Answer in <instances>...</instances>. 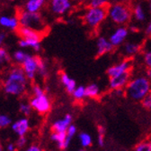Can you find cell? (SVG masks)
I'll return each instance as SVG.
<instances>
[{
  "instance_id": "6da1fadb",
  "label": "cell",
  "mask_w": 151,
  "mask_h": 151,
  "mask_svg": "<svg viewBox=\"0 0 151 151\" xmlns=\"http://www.w3.org/2000/svg\"><path fill=\"white\" fill-rule=\"evenodd\" d=\"M29 80L19 64L11 67L3 80V90L7 95L21 96L27 90Z\"/></svg>"
},
{
  "instance_id": "7a4b0ae2",
  "label": "cell",
  "mask_w": 151,
  "mask_h": 151,
  "mask_svg": "<svg viewBox=\"0 0 151 151\" xmlns=\"http://www.w3.org/2000/svg\"><path fill=\"white\" fill-rule=\"evenodd\" d=\"M125 88V93L129 99L141 101L151 91V82L147 76H137L130 79Z\"/></svg>"
},
{
  "instance_id": "3957f363",
  "label": "cell",
  "mask_w": 151,
  "mask_h": 151,
  "mask_svg": "<svg viewBox=\"0 0 151 151\" xmlns=\"http://www.w3.org/2000/svg\"><path fill=\"white\" fill-rule=\"evenodd\" d=\"M107 16L115 25L125 26L131 20L132 9L128 3L113 2L107 7Z\"/></svg>"
},
{
  "instance_id": "277c9868",
  "label": "cell",
  "mask_w": 151,
  "mask_h": 151,
  "mask_svg": "<svg viewBox=\"0 0 151 151\" xmlns=\"http://www.w3.org/2000/svg\"><path fill=\"white\" fill-rule=\"evenodd\" d=\"M20 26L34 29L42 33L45 30L46 25L42 15L39 12H29L25 9L20 10L17 15Z\"/></svg>"
},
{
  "instance_id": "5b68a950",
  "label": "cell",
  "mask_w": 151,
  "mask_h": 151,
  "mask_svg": "<svg viewBox=\"0 0 151 151\" xmlns=\"http://www.w3.org/2000/svg\"><path fill=\"white\" fill-rule=\"evenodd\" d=\"M107 17V7H89L84 14V22L91 29L97 28Z\"/></svg>"
},
{
  "instance_id": "8992f818",
  "label": "cell",
  "mask_w": 151,
  "mask_h": 151,
  "mask_svg": "<svg viewBox=\"0 0 151 151\" xmlns=\"http://www.w3.org/2000/svg\"><path fill=\"white\" fill-rule=\"evenodd\" d=\"M30 104L32 109L36 110L40 114H46L51 109V101L46 93L38 96H32L30 100Z\"/></svg>"
},
{
  "instance_id": "52a82bcc",
  "label": "cell",
  "mask_w": 151,
  "mask_h": 151,
  "mask_svg": "<svg viewBox=\"0 0 151 151\" xmlns=\"http://www.w3.org/2000/svg\"><path fill=\"white\" fill-rule=\"evenodd\" d=\"M21 67L23 68L26 77L29 81H33L37 76L38 70V56H33L28 53L25 60L22 63Z\"/></svg>"
},
{
  "instance_id": "ba28073f",
  "label": "cell",
  "mask_w": 151,
  "mask_h": 151,
  "mask_svg": "<svg viewBox=\"0 0 151 151\" xmlns=\"http://www.w3.org/2000/svg\"><path fill=\"white\" fill-rule=\"evenodd\" d=\"M129 35V29L125 26H119L113 32L110 34L109 40L113 45V47H117L123 44Z\"/></svg>"
},
{
  "instance_id": "9c48e42d",
  "label": "cell",
  "mask_w": 151,
  "mask_h": 151,
  "mask_svg": "<svg viewBox=\"0 0 151 151\" xmlns=\"http://www.w3.org/2000/svg\"><path fill=\"white\" fill-rule=\"evenodd\" d=\"M72 8V0H51L50 11L57 15H63Z\"/></svg>"
},
{
  "instance_id": "30bf717a",
  "label": "cell",
  "mask_w": 151,
  "mask_h": 151,
  "mask_svg": "<svg viewBox=\"0 0 151 151\" xmlns=\"http://www.w3.org/2000/svg\"><path fill=\"white\" fill-rule=\"evenodd\" d=\"M130 69H131V62L129 60H124L110 66L107 69V75L109 76V78H111L117 76V75L130 71Z\"/></svg>"
},
{
  "instance_id": "8fae6325",
  "label": "cell",
  "mask_w": 151,
  "mask_h": 151,
  "mask_svg": "<svg viewBox=\"0 0 151 151\" xmlns=\"http://www.w3.org/2000/svg\"><path fill=\"white\" fill-rule=\"evenodd\" d=\"M130 80V71L117 75V76L110 78L109 81V87L111 90L116 89H123L127 86Z\"/></svg>"
},
{
  "instance_id": "7c38bea8",
  "label": "cell",
  "mask_w": 151,
  "mask_h": 151,
  "mask_svg": "<svg viewBox=\"0 0 151 151\" xmlns=\"http://www.w3.org/2000/svg\"><path fill=\"white\" fill-rule=\"evenodd\" d=\"M12 130L18 137H23L25 136L30 129V122L28 119L22 118L20 120H17L14 123L11 124Z\"/></svg>"
},
{
  "instance_id": "4fadbf2b",
  "label": "cell",
  "mask_w": 151,
  "mask_h": 151,
  "mask_svg": "<svg viewBox=\"0 0 151 151\" xmlns=\"http://www.w3.org/2000/svg\"><path fill=\"white\" fill-rule=\"evenodd\" d=\"M73 122V116L71 114H66L62 119L57 120L52 124V129L56 132H66L68 128Z\"/></svg>"
},
{
  "instance_id": "5bb4252c",
  "label": "cell",
  "mask_w": 151,
  "mask_h": 151,
  "mask_svg": "<svg viewBox=\"0 0 151 151\" xmlns=\"http://www.w3.org/2000/svg\"><path fill=\"white\" fill-rule=\"evenodd\" d=\"M113 50V45L104 36H101L96 41V53L98 56L104 55Z\"/></svg>"
},
{
  "instance_id": "9a60e30c",
  "label": "cell",
  "mask_w": 151,
  "mask_h": 151,
  "mask_svg": "<svg viewBox=\"0 0 151 151\" xmlns=\"http://www.w3.org/2000/svg\"><path fill=\"white\" fill-rule=\"evenodd\" d=\"M16 32L21 38H32V39H39V40H42V33L22 26L18 27Z\"/></svg>"
},
{
  "instance_id": "2e32d148",
  "label": "cell",
  "mask_w": 151,
  "mask_h": 151,
  "mask_svg": "<svg viewBox=\"0 0 151 151\" xmlns=\"http://www.w3.org/2000/svg\"><path fill=\"white\" fill-rule=\"evenodd\" d=\"M0 26L4 28L10 29L12 31H16L20 26L18 17L17 16H7L2 15L0 16Z\"/></svg>"
},
{
  "instance_id": "e0dca14e",
  "label": "cell",
  "mask_w": 151,
  "mask_h": 151,
  "mask_svg": "<svg viewBox=\"0 0 151 151\" xmlns=\"http://www.w3.org/2000/svg\"><path fill=\"white\" fill-rule=\"evenodd\" d=\"M50 139L58 145L59 148L65 149L69 146V143L67 140V135L66 132H56L53 131L50 135Z\"/></svg>"
},
{
  "instance_id": "ac0fdd59",
  "label": "cell",
  "mask_w": 151,
  "mask_h": 151,
  "mask_svg": "<svg viewBox=\"0 0 151 151\" xmlns=\"http://www.w3.org/2000/svg\"><path fill=\"white\" fill-rule=\"evenodd\" d=\"M18 44L21 48H32L36 52H39L42 48L41 40L32 38H20Z\"/></svg>"
},
{
  "instance_id": "d6986e66",
  "label": "cell",
  "mask_w": 151,
  "mask_h": 151,
  "mask_svg": "<svg viewBox=\"0 0 151 151\" xmlns=\"http://www.w3.org/2000/svg\"><path fill=\"white\" fill-rule=\"evenodd\" d=\"M60 80L62 85L65 87L67 92H68L70 94L73 92V90L76 89V87H77V82H76V81L73 78H71L69 75L66 72L60 73Z\"/></svg>"
},
{
  "instance_id": "ffe728a7",
  "label": "cell",
  "mask_w": 151,
  "mask_h": 151,
  "mask_svg": "<svg viewBox=\"0 0 151 151\" xmlns=\"http://www.w3.org/2000/svg\"><path fill=\"white\" fill-rule=\"evenodd\" d=\"M132 17L134 18L135 21L139 23H142L147 19L146 11L140 4H137L132 8Z\"/></svg>"
},
{
  "instance_id": "44dd1931",
  "label": "cell",
  "mask_w": 151,
  "mask_h": 151,
  "mask_svg": "<svg viewBox=\"0 0 151 151\" xmlns=\"http://www.w3.org/2000/svg\"><path fill=\"white\" fill-rule=\"evenodd\" d=\"M46 0H28L25 4L24 9L29 12H40L42 7L45 5Z\"/></svg>"
},
{
  "instance_id": "7402d4cb",
  "label": "cell",
  "mask_w": 151,
  "mask_h": 151,
  "mask_svg": "<svg viewBox=\"0 0 151 151\" xmlns=\"http://www.w3.org/2000/svg\"><path fill=\"white\" fill-rule=\"evenodd\" d=\"M140 45L137 43H132V42H128L125 43L123 45V53L127 56H133L137 54L139 52Z\"/></svg>"
},
{
  "instance_id": "603a6c76",
  "label": "cell",
  "mask_w": 151,
  "mask_h": 151,
  "mask_svg": "<svg viewBox=\"0 0 151 151\" xmlns=\"http://www.w3.org/2000/svg\"><path fill=\"white\" fill-rule=\"evenodd\" d=\"M86 98L93 99L99 96L100 94V87L96 83H90L86 86Z\"/></svg>"
},
{
  "instance_id": "cb8c5ba5",
  "label": "cell",
  "mask_w": 151,
  "mask_h": 151,
  "mask_svg": "<svg viewBox=\"0 0 151 151\" xmlns=\"http://www.w3.org/2000/svg\"><path fill=\"white\" fill-rule=\"evenodd\" d=\"M12 61V57L7 52V50L2 46H0V70L7 66Z\"/></svg>"
},
{
  "instance_id": "d4e9b609",
  "label": "cell",
  "mask_w": 151,
  "mask_h": 151,
  "mask_svg": "<svg viewBox=\"0 0 151 151\" xmlns=\"http://www.w3.org/2000/svg\"><path fill=\"white\" fill-rule=\"evenodd\" d=\"M48 65L44 59L38 57V70H37V75H39L42 78H45L48 76Z\"/></svg>"
},
{
  "instance_id": "484cf974",
  "label": "cell",
  "mask_w": 151,
  "mask_h": 151,
  "mask_svg": "<svg viewBox=\"0 0 151 151\" xmlns=\"http://www.w3.org/2000/svg\"><path fill=\"white\" fill-rule=\"evenodd\" d=\"M71 94H72L73 98H74L76 101H82V100H84L85 98H86V87L83 86V85L77 86Z\"/></svg>"
},
{
  "instance_id": "4316f807",
  "label": "cell",
  "mask_w": 151,
  "mask_h": 151,
  "mask_svg": "<svg viewBox=\"0 0 151 151\" xmlns=\"http://www.w3.org/2000/svg\"><path fill=\"white\" fill-rule=\"evenodd\" d=\"M78 139H79L80 145L83 147H88L93 143L92 137L89 133H87V132H81V133H79Z\"/></svg>"
},
{
  "instance_id": "83f0119b",
  "label": "cell",
  "mask_w": 151,
  "mask_h": 151,
  "mask_svg": "<svg viewBox=\"0 0 151 151\" xmlns=\"http://www.w3.org/2000/svg\"><path fill=\"white\" fill-rule=\"evenodd\" d=\"M28 53H26L23 50H17L16 52H14L12 55V60L16 63L21 65L22 63L25 60V58L27 57Z\"/></svg>"
},
{
  "instance_id": "f1b7e54d",
  "label": "cell",
  "mask_w": 151,
  "mask_h": 151,
  "mask_svg": "<svg viewBox=\"0 0 151 151\" xmlns=\"http://www.w3.org/2000/svg\"><path fill=\"white\" fill-rule=\"evenodd\" d=\"M19 110L22 113V114L25 117H29L32 114V108L30 104V102H26V101H23L19 105Z\"/></svg>"
},
{
  "instance_id": "f546056e",
  "label": "cell",
  "mask_w": 151,
  "mask_h": 151,
  "mask_svg": "<svg viewBox=\"0 0 151 151\" xmlns=\"http://www.w3.org/2000/svg\"><path fill=\"white\" fill-rule=\"evenodd\" d=\"M111 0H87L89 7H107Z\"/></svg>"
},
{
  "instance_id": "4dcf8cb0",
  "label": "cell",
  "mask_w": 151,
  "mask_h": 151,
  "mask_svg": "<svg viewBox=\"0 0 151 151\" xmlns=\"http://www.w3.org/2000/svg\"><path fill=\"white\" fill-rule=\"evenodd\" d=\"M134 151H151V140H145L139 143Z\"/></svg>"
},
{
  "instance_id": "1f68e13d",
  "label": "cell",
  "mask_w": 151,
  "mask_h": 151,
  "mask_svg": "<svg viewBox=\"0 0 151 151\" xmlns=\"http://www.w3.org/2000/svg\"><path fill=\"white\" fill-rule=\"evenodd\" d=\"M77 132H78V128L74 124H71L68 128V129L66 131V135H67V140L69 144H70L72 139L76 136V134H77Z\"/></svg>"
},
{
  "instance_id": "d6a6232c",
  "label": "cell",
  "mask_w": 151,
  "mask_h": 151,
  "mask_svg": "<svg viewBox=\"0 0 151 151\" xmlns=\"http://www.w3.org/2000/svg\"><path fill=\"white\" fill-rule=\"evenodd\" d=\"M12 124L11 118L6 114H0V128H5Z\"/></svg>"
},
{
  "instance_id": "836d02e7",
  "label": "cell",
  "mask_w": 151,
  "mask_h": 151,
  "mask_svg": "<svg viewBox=\"0 0 151 151\" xmlns=\"http://www.w3.org/2000/svg\"><path fill=\"white\" fill-rule=\"evenodd\" d=\"M104 137H105V128L104 127H99L97 141H98V144L100 147H104Z\"/></svg>"
},
{
  "instance_id": "e575fe53",
  "label": "cell",
  "mask_w": 151,
  "mask_h": 151,
  "mask_svg": "<svg viewBox=\"0 0 151 151\" xmlns=\"http://www.w3.org/2000/svg\"><path fill=\"white\" fill-rule=\"evenodd\" d=\"M32 93L33 96H38V95H42V94L45 93V90L39 84H33L32 87Z\"/></svg>"
},
{
  "instance_id": "d590c367",
  "label": "cell",
  "mask_w": 151,
  "mask_h": 151,
  "mask_svg": "<svg viewBox=\"0 0 151 151\" xmlns=\"http://www.w3.org/2000/svg\"><path fill=\"white\" fill-rule=\"evenodd\" d=\"M142 106L147 109H151V91L141 101Z\"/></svg>"
},
{
  "instance_id": "8d00e7d4",
  "label": "cell",
  "mask_w": 151,
  "mask_h": 151,
  "mask_svg": "<svg viewBox=\"0 0 151 151\" xmlns=\"http://www.w3.org/2000/svg\"><path fill=\"white\" fill-rule=\"evenodd\" d=\"M144 63L146 66L149 69L151 68V49L147 51L144 54Z\"/></svg>"
},
{
  "instance_id": "74e56055",
  "label": "cell",
  "mask_w": 151,
  "mask_h": 151,
  "mask_svg": "<svg viewBox=\"0 0 151 151\" xmlns=\"http://www.w3.org/2000/svg\"><path fill=\"white\" fill-rule=\"evenodd\" d=\"M27 144V139L25 138V136H23V137H19L18 139L16 140V147H19V148H23L26 146Z\"/></svg>"
},
{
  "instance_id": "f35d334b",
  "label": "cell",
  "mask_w": 151,
  "mask_h": 151,
  "mask_svg": "<svg viewBox=\"0 0 151 151\" xmlns=\"http://www.w3.org/2000/svg\"><path fill=\"white\" fill-rule=\"evenodd\" d=\"M25 151H42V147H41L40 146L33 144V145L29 146V147L25 149Z\"/></svg>"
},
{
  "instance_id": "ab89813d",
  "label": "cell",
  "mask_w": 151,
  "mask_h": 151,
  "mask_svg": "<svg viewBox=\"0 0 151 151\" xmlns=\"http://www.w3.org/2000/svg\"><path fill=\"white\" fill-rule=\"evenodd\" d=\"M145 34H146V35H148V36L151 35V19L149 20V22H148V23L147 24V26H146Z\"/></svg>"
},
{
  "instance_id": "60d3db41",
  "label": "cell",
  "mask_w": 151,
  "mask_h": 151,
  "mask_svg": "<svg viewBox=\"0 0 151 151\" xmlns=\"http://www.w3.org/2000/svg\"><path fill=\"white\" fill-rule=\"evenodd\" d=\"M6 151H16V145L14 143H9L6 146Z\"/></svg>"
},
{
  "instance_id": "b9f144b4",
  "label": "cell",
  "mask_w": 151,
  "mask_h": 151,
  "mask_svg": "<svg viewBox=\"0 0 151 151\" xmlns=\"http://www.w3.org/2000/svg\"><path fill=\"white\" fill-rule=\"evenodd\" d=\"M6 34L4 33H0V46H2L6 41Z\"/></svg>"
},
{
  "instance_id": "7bdbcfd3",
  "label": "cell",
  "mask_w": 151,
  "mask_h": 151,
  "mask_svg": "<svg viewBox=\"0 0 151 151\" xmlns=\"http://www.w3.org/2000/svg\"><path fill=\"white\" fill-rule=\"evenodd\" d=\"M114 90V93L116 94L117 96H122L125 93V91L122 89H116V90Z\"/></svg>"
},
{
  "instance_id": "ee69618b",
  "label": "cell",
  "mask_w": 151,
  "mask_h": 151,
  "mask_svg": "<svg viewBox=\"0 0 151 151\" xmlns=\"http://www.w3.org/2000/svg\"><path fill=\"white\" fill-rule=\"evenodd\" d=\"M129 30L132 31V32H138L139 31V28L135 26H129Z\"/></svg>"
},
{
  "instance_id": "f6af8a7d",
  "label": "cell",
  "mask_w": 151,
  "mask_h": 151,
  "mask_svg": "<svg viewBox=\"0 0 151 151\" xmlns=\"http://www.w3.org/2000/svg\"><path fill=\"white\" fill-rule=\"evenodd\" d=\"M111 1L115 3H128L129 0H111Z\"/></svg>"
},
{
  "instance_id": "bcb514c9",
  "label": "cell",
  "mask_w": 151,
  "mask_h": 151,
  "mask_svg": "<svg viewBox=\"0 0 151 151\" xmlns=\"http://www.w3.org/2000/svg\"><path fill=\"white\" fill-rule=\"evenodd\" d=\"M147 77L150 80V82H151V68H149L148 70H147Z\"/></svg>"
},
{
  "instance_id": "7dc6e473",
  "label": "cell",
  "mask_w": 151,
  "mask_h": 151,
  "mask_svg": "<svg viewBox=\"0 0 151 151\" xmlns=\"http://www.w3.org/2000/svg\"><path fill=\"white\" fill-rule=\"evenodd\" d=\"M74 2H77V3H82V2H85L86 0H72Z\"/></svg>"
},
{
  "instance_id": "c3c4849f",
  "label": "cell",
  "mask_w": 151,
  "mask_h": 151,
  "mask_svg": "<svg viewBox=\"0 0 151 151\" xmlns=\"http://www.w3.org/2000/svg\"><path fill=\"white\" fill-rule=\"evenodd\" d=\"M149 11L151 13V0H150V2H149Z\"/></svg>"
},
{
  "instance_id": "681fc988",
  "label": "cell",
  "mask_w": 151,
  "mask_h": 151,
  "mask_svg": "<svg viewBox=\"0 0 151 151\" xmlns=\"http://www.w3.org/2000/svg\"><path fill=\"white\" fill-rule=\"evenodd\" d=\"M0 151H3V148H2V147L0 146Z\"/></svg>"
},
{
  "instance_id": "f907efd6",
  "label": "cell",
  "mask_w": 151,
  "mask_h": 151,
  "mask_svg": "<svg viewBox=\"0 0 151 151\" xmlns=\"http://www.w3.org/2000/svg\"><path fill=\"white\" fill-rule=\"evenodd\" d=\"M78 151H86V150H85V149H80V150H78Z\"/></svg>"
},
{
  "instance_id": "816d5d0a",
  "label": "cell",
  "mask_w": 151,
  "mask_h": 151,
  "mask_svg": "<svg viewBox=\"0 0 151 151\" xmlns=\"http://www.w3.org/2000/svg\"><path fill=\"white\" fill-rule=\"evenodd\" d=\"M10 1H14V0H10Z\"/></svg>"
}]
</instances>
